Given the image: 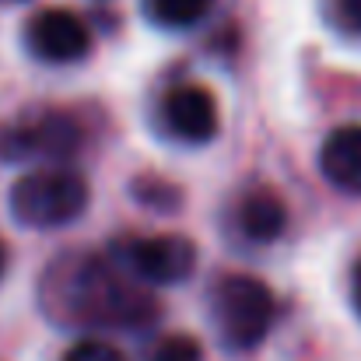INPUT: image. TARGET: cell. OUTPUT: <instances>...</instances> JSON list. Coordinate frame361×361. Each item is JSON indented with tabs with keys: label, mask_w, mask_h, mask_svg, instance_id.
I'll return each instance as SVG.
<instances>
[{
	"label": "cell",
	"mask_w": 361,
	"mask_h": 361,
	"mask_svg": "<svg viewBox=\"0 0 361 361\" xmlns=\"http://www.w3.org/2000/svg\"><path fill=\"white\" fill-rule=\"evenodd\" d=\"M39 302L53 323L85 330H140L158 312L151 288L126 274L116 256H56Z\"/></svg>",
	"instance_id": "6da1fadb"
},
{
	"label": "cell",
	"mask_w": 361,
	"mask_h": 361,
	"mask_svg": "<svg viewBox=\"0 0 361 361\" xmlns=\"http://www.w3.org/2000/svg\"><path fill=\"white\" fill-rule=\"evenodd\" d=\"M88 200H92L88 183L78 172L56 169V165L18 176L7 193L11 218L35 232H49V228H63L78 221L88 211Z\"/></svg>",
	"instance_id": "7a4b0ae2"
},
{
	"label": "cell",
	"mask_w": 361,
	"mask_h": 361,
	"mask_svg": "<svg viewBox=\"0 0 361 361\" xmlns=\"http://www.w3.org/2000/svg\"><path fill=\"white\" fill-rule=\"evenodd\" d=\"M277 316L274 291L249 274H228L211 288V323L228 351H252L267 341Z\"/></svg>",
	"instance_id": "3957f363"
},
{
	"label": "cell",
	"mask_w": 361,
	"mask_h": 361,
	"mask_svg": "<svg viewBox=\"0 0 361 361\" xmlns=\"http://www.w3.org/2000/svg\"><path fill=\"white\" fill-rule=\"evenodd\" d=\"M113 256L147 288L183 284L197 270V245L186 235H130L113 245Z\"/></svg>",
	"instance_id": "277c9868"
},
{
	"label": "cell",
	"mask_w": 361,
	"mask_h": 361,
	"mask_svg": "<svg viewBox=\"0 0 361 361\" xmlns=\"http://www.w3.org/2000/svg\"><path fill=\"white\" fill-rule=\"evenodd\" d=\"M81 126L67 113H35L28 120L0 126V161H32V158H74L81 151Z\"/></svg>",
	"instance_id": "5b68a950"
},
{
	"label": "cell",
	"mask_w": 361,
	"mask_h": 361,
	"mask_svg": "<svg viewBox=\"0 0 361 361\" xmlns=\"http://www.w3.org/2000/svg\"><path fill=\"white\" fill-rule=\"evenodd\" d=\"M25 49L42 63H78L92 53V32L88 25L63 7L35 11L25 21Z\"/></svg>",
	"instance_id": "8992f818"
},
{
	"label": "cell",
	"mask_w": 361,
	"mask_h": 361,
	"mask_svg": "<svg viewBox=\"0 0 361 361\" xmlns=\"http://www.w3.org/2000/svg\"><path fill=\"white\" fill-rule=\"evenodd\" d=\"M158 123L161 130L190 147H204L218 137V102L211 95V88L204 85H176L165 92L161 106H158Z\"/></svg>",
	"instance_id": "52a82bcc"
},
{
	"label": "cell",
	"mask_w": 361,
	"mask_h": 361,
	"mask_svg": "<svg viewBox=\"0 0 361 361\" xmlns=\"http://www.w3.org/2000/svg\"><path fill=\"white\" fill-rule=\"evenodd\" d=\"M319 172L323 179L341 190L361 197V123L337 126L319 147Z\"/></svg>",
	"instance_id": "ba28073f"
},
{
	"label": "cell",
	"mask_w": 361,
	"mask_h": 361,
	"mask_svg": "<svg viewBox=\"0 0 361 361\" xmlns=\"http://www.w3.org/2000/svg\"><path fill=\"white\" fill-rule=\"evenodd\" d=\"M284 225H288V207L270 186H252V190H245L239 197L235 228H239V235L245 242L267 245V242L281 239Z\"/></svg>",
	"instance_id": "9c48e42d"
},
{
	"label": "cell",
	"mask_w": 361,
	"mask_h": 361,
	"mask_svg": "<svg viewBox=\"0 0 361 361\" xmlns=\"http://www.w3.org/2000/svg\"><path fill=\"white\" fill-rule=\"evenodd\" d=\"M214 0H144V18L165 32H183L211 14Z\"/></svg>",
	"instance_id": "30bf717a"
},
{
	"label": "cell",
	"mask_w": 361,
	"mask_h": 361,
	"mask_svg": "<svg viewBox=\"0 0 361 361\" xmlns=\"http://www.w3.org/2000/svg\"><path fill=\"white\" fill-rule=\"evenodd\" d=\"M147 361H204V348L190 334H169L151 348Z\"/></svg>",
	"instance_id": "8fae6325"
},
{
	"label": "cell",
	"mask_w": 361,
	"mask_h": 361,
	"mask_svg": "<svg viewBox=\"0 0 361 361\" xmlns=\"http://www.w3.org/2000/svg\"><path fill=\"white\" fill-rule=\"evenodd\" d=\"M133 197H137L144 207H158V211H172V207H179V190L169 186V183H161V179H154V176L133 183Z\"/></svg>",
	"instance_id": "7c38bea8"
},
{
	"label": "cell",
	"mask_w": 361,
	"mask_h": 361,
	"mask_svg": "<svg viewBox=\"0 0 361 361\" xmlns=\"http://www.w3.org/2000/svg\"><path fill=\"white\" fill-rule=\"evenodd\" d=\"M326 21L344 32V35H361V0H326Z\"/></svg>",
	"instance_id": "4fadbf2b"
},
{
	"label": "cell",
	"mask_w": 361,
	"mask_h": 361,
	"mask_svg": "<svg viewBox=\"0 0 361 361\" xmlns=\"http://www.w3.org/2000/svg\"><path fill=\"white\" fill-rule=\"evenodd\" d=\"M60 361H126V358L120 355V348L88 337V341H78V344H74Z\"/></svg>",
	"instance_id": "5bb4252c"
},
{
	"label": "cell",
	"mask_w": 361,
	"mask_h": 361,
	"mask_svg": "<svg viewBox=\"0 0 361 361\" xmlns=\"http://www.w3.org/2000/svg\"><path fill=\"white\" fill-rule=\"evenodd\" d=\"M351 305H355V312L361 316V256H358V263L351 267Z\"/></svg>",
	"instance_id": "9a60e30c"
},
{
	"label": "cell",
	"mask_w": 361,
	"mask_h": 361,
	"mask_svg": "<svg viewBox=\"0 0 361 361\" xmlns=\"http://www.w3.org/2000/svg\"><path fill=\"white\" fill-rule=\"evenodd\" d=\"M4 267H7V252H4V245H0V277H4Z\"/></svg>",
	"instance_id": "2e32d148"
},
{
	"label": "cell",
	"mask_w": 361,
	"mask_h": 361,
	"mask_svg": "<svg viewBox=\"0 0 361 361\" xmlns=\"http://www.w3.org/2000/svg\"><path fill=\"white\" fill-rule=\"evenodd\" d=\"M0 4H18V0H0Z\"/></svg>",
	"instance_id": "e0dca14e"
}]
</instances>
